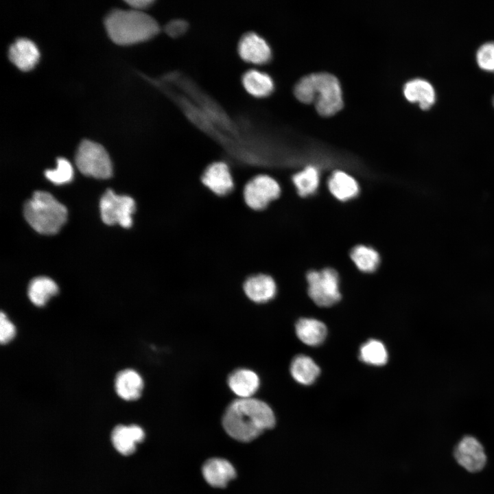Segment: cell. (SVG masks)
Masks as SVG:
<instances>
[{"mask_svg": "<svg viewBox=\"0 0 494 494\" xmlns=\"http://www.w3.org/2000/svg\"><path fill=\"white\" fill-rule=\"evenodd\" d=\"M222 425L232 438L249 442L275 425V416L266 402L255 399H237L227 407Z\"/></svg>", "mask_w": 494, "mask_h": 494, "instance_id": "obj_1", "label": "cell"}, {"mask_svg": "<svg viewBox=\"0 0 494 494\" xmlns=\"http://www.w3.org/2000/svg\"><path fill=\"white\" fill-rule=\"evenodd\" d=\"M110 38L118 45H132L155 36L160 27L151 16L137 10L115 9L105 19Z\"/></svg>", "mask_w": 494, "mask_h": 494, "instance_id": "obj_2", "label": "cell"}, {"mask_svg": "<svg viewBox=\"0 0 494 494\" xmlns=\"http://www.w3.org/2000/svg\"><path fill=\"white\" fill-rule=\"evenodd\" d=\"M294 94L301 102L309 104L315 101L317 111L323 116L334 115L343 105L339 82L327 73L303 77L296 84Z\"/></svg>", "mask_w": 494, "mask_h": 494, "instance_id": "obj_3", "label": "cell"}, {"mask_svg": "<svg viewBox=\"0 0 494 494\" xmlns=\"http://www.w3.org/2000/svg\"><path fill=\"white\" fill-rule=\"evenodd\" d=\"M26 221L38 233L53 235L59 231L67 217V209L51 194L37 191L24 204Z\"/></svg>", "mask_w": 494, "mask_h": 494, "instance_id": "obj_4", "label": "cell"}, {"mask_svg": "<svg viewBox=\"0 0 494 494\" xmlns=\"http://www.w3.org/2000/svg\"><path fill=\"white\" fill-rule=\"evenodd\" d=\"M75 161L80 172L85 176L101 179L112 176L110 156L105 148L96 142L83 140L78 148Z\"/></svg>", "mask_w": 494, "mask_h": 494, "instance_id": "obj_5", "label": "cell"}, {"mask_svg": "<svg viewBox=\"0 0 494 494\" xmlns=\"http://www.w3.org/2000/svg\"><path fill=\"white\" fill-rule=\"evenodd\" d=\"M307 281L308 294L317 305L329 307L340 300L339 277L335 270H311L307 274Z\"/></svg>", "mask_w": 494, "mask_h": 494, "instance_id": "obj_6", "label": "cell"}, {"mask_svg": "<svg viewBox=\"0 0 494 494\" xmlns=\"http://www.w3.org/2000/svg\"><path fill=\"white\" fill-rule=\"evenodd\" d=\"M281 194L279 183L271 176L261 174L250 179L244 186L243 197L246 204L252 210L261 211Z\"/></svg>", "mask_w": 494, "mask_h": 494, "instance_id": "obj_7", "label": "cell"}, {"mask_svg": "<svg viewBox=\"0 0 494 494\" xmlns=\"http://www.w3.org/2000/svg\"><path fill=\"white\" fill-rule=\"evenodd\" d=\"M99 207L101 217L105 224H119L124 228L132 226V215L136 209L132 198L117 195L111 189H108L101 198Z\"/></svg>", "mask_w": 494, "mask_h": 494, "instance_id": "obj_8", "label": "cell"}, {"mask_svg": "<svg viewBox=\"0 0 494 494\" xmlns=\"http://www.w3.org/2000/svg\"><path fill=\"white\" fill-rule=\"evenodd\" d=\"M201 181L205 187L220 197L231 193L235 186L230 165L223 161L211 163L202 174Z\"/></svg>", "mask_w": 494, "mask_h": 494, "instance_id": "obj_9", "label": "cell"}, {"mask_svg": "<svg viewBox=\"0 0 494 494\" xmlns=\"http://www.w3.org/2000/svg\"><path fill=\"white\" fill-rule=\"evenodd\" d=\"M454 457L461 467L471 473L481 471L486 463L482 443L472 436H465L458 443Z\"/></svg>", "mask_w": 494, "mask_h": 494, "instance_id": "obj_10", "label": "cell"}, {"mask_svg": "<svg viewBox=\"0 0 494 494\" xmlns=\"http://www.w3.org/2000/svg\"><path fill=\"white\" fill-rule=\"evenodd\" d=\"M237 51L241 58L254 64L268 63L272 57V51L266 40L255 32H247L240 38Z\"/></svg>", "mask_w": 494, "mask_h": 494, "instance_id": "obj_11", "label": "cell"}, {"mask_svg": "<svg viewBox=\"0 0 494 494\" xmlns=\"http://www.w3.org/2000/svg\"><path fill=\"white\" fill-rule=\"evenodd\" d=\"M243 290L252 302L263 303L274 298L277 293V285L269 274L257 273L246 279L243 283Z\"/></svg>", "mask_w": 494, "mask_h": 494, "instance_id": "obj_12", "label": "cell"}, {"mask_svg": "<svg viewBox=\"0 0 494 494\" xmlns=\"http://www.w3.org/2000/svg\"><path fill=\"white\" fill-rule=\"evenodd\" d=\"M10 60L22 71H29L37 64L40 52L36 44L26 38H19L8 50Z\"/></svg>", "mask_w": 494, "mask_h": 494, "instance_id": "obj_13", "label": "cell"}, {"mask_svg": "<svg viewBox=\"0 0 494 494\" xmlns=\"http://www.w3.org/2000/svg\"><path fill=\"white\" fill-rule=\"evenodd\" d=\"M145 434L141 427L136 425L116 426L111 434L114 447L120 454L129 456L136 449V445L142 442Z\"/></svg>", "mask_w": 494, "mask_h": 494, "instance_id": "obj_14", "label": "cell"}, {"mask_svg": "<svg viewBox=\"0 0 494 494\" xmlns=\"http://www.w3.org/2000/svg\"><path fill=\"white\" fill-rule=\"evenodd\" d=\"M203 476L208 484L213 487L222 488L235 478L233 466L222 458H211L202 467Z\"/></svg>", "mask_w": 494, "mask_h": 494, "instance_id": "obj_15", "label": "cell"}, {"mask_svg": "<svg viewBox=\"0 0 494 494\" xmlns=\"http://www.w3.org/2000/svg\"><path fill=\"white\" fill-rule=\"evenodd\" d=\"M227 383L231 390L240 399L252 397L260 385L257 374L248 368H239L232 372Z\"/></svg>", "mask_w": 494, "mask_h": 494, "instance_id": "obj_16", "label": "cell"}, {"mask_svg": "<svg viewBox=\"0 0 494 494\" xmlns=\"http://www.w3.org/2000/svg\"><path fill=\"white\" fill-rule=\"evenodd\" d=\"M115 390L123 399L133 401L139 399L143 388L141 376L132 369L119 372L115 378Z\"/></svg>", "mask_w": 494, "mask_h": 494, "instance_id": "obj_17", "label": "cell"}, {"mask_svg": "<svg viewBox=\"0 0 494 494\" xmlns=\"http://www.w3.org/2000/svg\"><path fill=\"white\" fill-rule=\"evenodd\" d=\"M295 331L302 342L311 346L322 344L327 334V329L322 322L309 318L299 319L296 323Z\"/></svg>", "mask_w": 494, "mask_h": 494, "instance_id": "obj_18", "label": "cell"}, {"mask_svg": "<svg viewBox=\"0 0 494 494\" xmlns=\"http://www.w3.org/2000/svg\"><path fill=\"white\" fill-rule=\"evenodd\" d=\"M242 82L245 90L257 98L270 95L274 88L272 78L266 73L257 69L246 71L242 75Z\"/></svg>", "mask_w": 494, "mask_h": 494, "instance_id": "obj_19", "label": "cell"}, {"mask_svg": "<svg viewBox=\"0 0 494 494\" xmlns=\"http://www.w3.org/2000/svg\"><path fill=\"white\" fill-rule=\"evenodd\" d=\"M406 99L411 102H418L423 110L429 109L435 102L433 86L426 80L414 79L407 82L403 89Z\"/></svg>", "mask_w": 494, "mask_h": 494, "instance_id": "obj_20", "label": "cell"}, {"mask_svg": "<svg viewBox=\"0 0 494 494\" xmlns=\"http://www.w3.org/2000/svg\"><path fill=\"white\" fill-rule=\"evenodd\" d=\"M290 373L296 381L308 386L316 381L320 373V370L310 357L298 355L291 362Z\"/></svg>", "mask_w": 494, "mask_h": 494, "instance_id": "obj_21", "label": "cell"}, {"mask_svg": "<svg viewBox=\"0 0 494 494\" xmlns=\"http://www.w3.org/2000/svg\"><path fill=\"white\" fill-rule=\"evenodd\" d=\"M58 292L57 284L47 277L33 279L28 286L27 294L31 302L36 306L45 305L50 298Z\"/></svg>", "mask_w": 494, "mask_h": 494, "instance_id": "obj_22", "label": "cell"}, {"mask_svg": "<svg viewBox=\"0 0 494 494\" xmlns=\"http://www.w3.org/2000/svg\"><path fill=\"white\" fill-rule=\"evenodd\" d=\"M331 193L340 200H346L357 196L359 187L356 180L347 174L337 171L328 181Z\"/></svg>", "mask_w": 494, "mask_h": 494, "instance_id": "obj_23", "label": "cell"}, {"mask_svg": "<svg viewBox=\"0 0 494 494\" xmlns=\"http://www.w3.org/2000/svg\"><path fill=\"white\" fill-rule=\"evenodd\" d=\"M359 358L367 364L379 366L387 362L388 354L385 345L381 341L370 339L360 346Z\"/></svg>", "mask_w": 494, "mask_h": 494, "instance_id": "obj_24", "label": "cell"}, {"mask_svg": "<svg viewBox=\"0 0 494 494\" xmlns=\"http://www.w3.org/2000/svg\"><path fill=\"white\" fill-rule=\"evenodd\" d=\"M351 258L356 266L362 272H372L379 263V256L373 248L360 245L353 248Z\"/></svg>", "mask_w": 494, "mask_h": 494, "instance_id": "obj_25", "label": "cell"}, {"mask_svg": "<svg viewBox=\"0 0 494 494\" xmlns=\"http://www.w3.org/2000/svg\"><path fill=\"white\" fill-rule=\"evenodd\" d=\"M292 181L301 196H306L315 192L319 183V175L317 169L312 166L307 167L304 170L294 175Z\"/></svg>", "mask_w": 494, "mask_h": 494, "instance_id": "obj_26", "label": "cell"}, {"mask_svg": "<svg viewBox=\"0 0 494 494\" xmlns=\"http://www.w3.org/2000/svg\"><path fill=\"white\" fill-rule=\"evenodd\" d=\"M45 177L56 185L69 183L73 177V169L70 162L64 158H57V167L54 169H47Z\"/></svg>", "mask_w": 494, "mask_h": 494, "instance_id": "obj_27", "label": "cell"}, {"mask_svg": "<svg viewBox=\"0 0 494 494\" xmlns=\"http://www.w3.org/2000/svg\"><path fill=\"white\" fill-rule=\"evenodd\" d=\"M477 62L482 69L494 71V42L486 43L479 48Z\"/></svg>", "mask_w": 494, "mask_h": 494, "instance_id": "obj_28", "label": "cell"}, {"mask_svg": "<svg viewBox=\"0 0 494 494\" xmlns=\"http://www.w3.org/2000/svg\"><path fill=\"white\" fill-rule=\"evenodd\" d=\"M189 29L188 23L183 19H176L169 21L165 27L166 34L174 38L183 36Z\"/></svg>", "mask_w": 494, "mask_h": 494, "instance_id": "obj_29", "label": "cell"}, {"mask_svg": "<svg viewBox=\"0 0 494 494\" xmlns=\"http://www.w3.org/2000/svg\"><path fill=\"white\" fill-rule=\"evenodd\" d=\"M16 334L14 325L11 322L3 312L0 316V341L1 344L10 342Z\"/></svg>", "mask_w": 494, "mask_h": 494, "instance_id": "obj_30", "label": "cell"}, {"mask_svg": "<svg viewBox=\"0 0 494 494\" xmlns=\"http://www.w3.org/2000/svg\"><path fill=\"white\" fill-rule=\"evenodd\" d=\"M126 3L132 7L134 10H141L150 7L154 1L152 0H129L126 1Z\"/></svg>", "mask_w": 494, "mask_h": 494, "instance_id": "obj_31", "label": "cell"}, {"mask_svg": "<svg viewBox=\"0 0 494 494\" xmlns=\"http://www.w3.org/2000/svg\"><path fill=\"white\" fill-rule=\"evenodd\" d=\"M493 105H494V97H493Z\"/></svg>", "mask_w": 494, "mask_h": 494, "instance_id": "obj_32", "label": "cell"}]
</instances>
